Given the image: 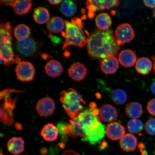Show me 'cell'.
<instances>
[{"label":"cell","mask_w":155,"mask_h":155,"mask_svg":"<svg viewBox=\"0 0 155 155\" xmlns=\"http://www.w3.org/2000/svg\"><path fill=\"white\" fill-rule=\"evenodd\" d=\"M82 20L79 17L72 18L71 22L65 20V32L62 33L65 38L62 42L63 49L71 45L80 48L86 45L90 34L84 30Z\"/></svg>","instance_id":"7a4b0ae2"},{"label":"cell","mask_w":155,"mask_h":155,"mask_svg":"<svg viewBox=\"0 0 155 155\" xmlns=\"http://www.w3.org/2000/svg\"><path fill=\"white\" fill-rule=\"evenodd\" d=\"M69 76L73 80L76 81H81L86 77L87 68L82 63L76 62L73 64L68 69Z\"/></svg>","instance_id":"9a60e30c"},{"label":"cell","mask_w":155,"mask_h":155,"mask_svg":"<svg viewBox=\"0 0 155 155\" xmlns=\"http://www.w3.org/2000/svg\"><path fill=\"white\" fill-rule=\"evenodd\" d=\"M147 109L150 115L155 116V98L148 102L147 104Z\"/></svg>","instance_id":"836d02e7"},{"label":"cell","mask_w":155,"mask_h":155,"mask_svg":"<svg viewBox=\"0 0 155 155\" xmlns=\"http://www.w3.org/2000/svg\"><path fill=\"white\" fill-rule=\"evenodd\" d=\"M25 141L21 137H13L10 139L7 143L8 150L15 155L20 154L24 152Z\"/></svg>","instance_id":"d6986e66"},{"label":"cell","mask_w":155,"mask_h":155,"mask_svg":"<svg viewBox=\"0 0 155 155\" xmlns=\"http://www.w3.org/2000/svg\"><path fill=\"white\" fill-rule=\"evenodd\" d=\"M142 122L137 119H132L127 124V129L130 132L137 133L142 131L143 129Z\"/></svg>","instance_id":"1f68e13d"},{"label":"cell","mask_w":155,"mask_h":155,"mask_svg":"<svg viewBox=\"0 0 155 155\" xmlns=\"http://www.w3.org/2000/svg\"><path fill=\"white\" fill-rule=\"evenodd\" d=\"M118 60L123 66L127 68L131 67L136 63L137 55L132 50L125 49L120 52L118 56Z\"/></svg>","instance_id":"ac0fdd59"},{"label":"cell","mask_w":155,"mask_h":155,"mask_svg":"<svg viewBox=\"0 0 155 155\" xmlns=\"http://www.w3.org/2000/svg\"><path fill=\"white\" fill-rule=\"evenodd\" d=\"M15 127H16V128L17 130H21L22 129V126L20 124L18 123H16L15 124Z\"/></svg>","instance_id":"b9f144b4"},{"label":"cell","mask_w":155,"mask_h":155,"mask_svg":"<svg viewBox=\"0 0 155 155\" xmlns=\"http://www.w3.org/2000/svg\"><path fill=\"white\" fill-rule=\"evenodd\" d=\"M55 108V102L51 98L44 97L38 101L36 104V109L41 116H49L53 115Z\"/></svg>","instance_id":"4fadbf2b"},{"label":"cell","mask_w":155,"mask_h":155,"mask_svg":"<svg viewBox=\"0 0 155 155\" xmlns=\"http://www.w3.org/2000/svg\"><path fill=\"white\" fill-rule=\"evenodd\" d=\"M137 139L134 135L128 133L122 137L120 141L121 148L127 152L135 150L137 146Z\"/></svg>","instance_id":"ffe728a7"},{"label":"cell","mask_w":155,"mask_h":155,"mask_svg":"<svg viewBox=\"0 0 155 155\" xmlns=\"http://www.w3.org/2000/svg\"><path fill=\"white\" fill-rule=\"evenodd\" d=\"M60 9L61 13L65 16L68 17L73 16L76 12L77 10L76 5L71 1L63 2Z\"/></svg>","instance_id":"f546056e"},{"label":"cell","mask_w":155,"mask_h":155,"mask_svg":"<svg viewBox=\"0 0 155 155\" xmlns=\"http://www.w3.org/2000/svg\"><path fill=\"white\" fill-rule=\"evenodd\" d=\"M60 101L64 110L72 120H74L81 113L86 102L80 94L72 88L64 91L60 94Z\"/></svg>","instance_id":"3957f363"},{"label":"cell","mask_w":155,"mask_h":155,"mask_svg":"<svg viewBox=\"0 0 155 155\" xmlns=\"http://www.w3.org/2000/svg\"><path fill=\"white\" fill-rule=\"evenodd\" d=\"M150 89L152 92L155 94V81L152 83L150 87Z\"/></svg>","instance_id":"ab89813d"},{"label":"cell","mask_w":155,"mask_h":155,"mask_svg":"<svg viewBox=\"0 0 155 155\" xmlns=\"http://www.w3.org/2000/svg\"><path fill=\"white\" fill-rule=\"evenodd\" d=\"M99 118L106 122H114L118 117V112L113 106L109 104H104L99 110Z\"/></svg>","instance_id":"e0dca14e"},{"label":"cell","mask_w":155,"mask_h":155,"mask_svg":"<svg viewBox=\"0 0 155 155\" xmlns=\"http://www.w3.org/2000/svg\"><path fill=\"white\" fill-rule=\"evenodd\" d=\"M112 101L118 105H122L127 100V95L126 92L121 89H116L112 91L111 94Z\"/></svg>","instance_id":"4dcf8cb0"},{"label":"cell","mask_w":155,"mask_h":155,"mask_svg":"<svg viewBox=\"0 0 155 155\" xmlns=\"http://www.w3.org/2000/svg\"><path fill=\"white\" fill-rule=\"evenodd\" d=\"M153 16L155 19V8L154 9L153 12Z\"/></svg>","instance_id":"7bdbcfd3"},{"label":"cell","mask_w":155,"mask_h":155,"mask_svg":"<svg viewBox=\"0 0 155 155\" xmlns=\"http://www.w3.org/2000/svg\"><path fill=\"white\" fill-rule=\"evenodd\" d=\"M87 45L89 55L93 60L116 57L120 49L115 35L110 30L93 31L89 34Z\"/></svg>","instance_id":"6da1fadb"},{"label":"cell","mask_w":155,"mask_h":155,"mask_svg":"<svg viewBox=\"0 0 155 155\" xmlns=\"http://www.w3.org/2000/svg\"><path fill=\"white\" fill-rule=\"evenodd\" d=\"M143 111L142 106L137 102L130 103L127 104L125 108V113L127 116L132 119L140 117Z\"/></svg>","instance_id":"484cf974"},{"label":"cell","mask_w":155,"mask_h":155,"mask_svg":"<svg viewBox=\"0 0 155 155\" xmlns=\"http://www.w3.org/2000/svg\"><path fill=\"white\" fill-rule=\"evenodd\" d=\"M31 34V30L27 25L21 24L14 29V35L18 41H22L29 38Z\"/></svg>","instance_id":"f1b7e54d"},{"label":"cell","mask_w":155,"mask_h":155,"mask_svg":"<svg viewBox=\"0 0 155 155\" xmlns=\"http://www.w3.org/2000/svg\"><path fill=\"white\" fill-rule=\"evenodd\" d=\"M1 61L8 65L15 62V57L12 48V29L9 23H1Z\"/></svg>","instance_id":"277c9868"},{"label":"cell","mask_w":155,"mask_h":155,"mask_svg":"<svg viewBox=\"0 0 155 155\" xmlns=\"http://www.w3.org/2000/svg\"><path fill=\"white\" fill-rule=\"evenodd\" d=\"M143 2L146 6L151 8H155V0L144 1Z\"/></svg>","instance_id":"e575fe53"},{"label":"cell","mask_w":155,"mask_h":155,"mask_svg":"<svg viewBox=\"0 0 155 155\" xmlns=\"http://www.w3.org/2000/svg\"><path fill=\"white\" fill-rule=\"evenodd\" d=\"M61 155H80L74 151L71 150H65Z\"/></svg>","instance_id":"8d00e7d4"},{"label":"cell","mask_w":155,"mask_h":155,"mask_svg":"<svg viewBox=\"0 0 155 155\" xmlns=\"http://www.w3.org/2000/svg\"><path fill=\"white\" fill-rule=\"evenodd\" d=\"M47 28L50 32L57 33L62 31L65 28V20L59 17H54L49 19Z\"/></svg>","instance_id":"7402d4cb"},{"label":"cell","mask_w":155,"mask_h":155,"mask_svg":"<svg viewBox=\"0 0 155 155\" xmlns=\"http://www.w3.org/2000/svg\"><path fill=\"white\" fill-rule=\"evenodd\" d=\"M59 130L58 128L51 123L47 124L42 129L41 135L46 141H53L57 139Z\"/></svg>","instance_id":"44dd1931"},{"label":"cell","mask_w":155,"mask_h":155,"mask_svg":"<svg viewBox=\"0 0 155 155\" xmlns=\"http://www.w3.org/2000/svg\"><path fill=\"white\" fill-rule=\"evenodd\" d=\"M48 2L53 5H58L62 1H48Z\"/></svg>","instance_id":"f35d334b"},{"label":"cell","mask_w":155,"mask_h":155,"mask_svg":"<svg viewBox=\"0 0 155 155\" xmlns=\"http://www.w3.org/2000/svg\"><path fill=\"white\" fill-rule=\"evenodd\" d=\"M145 129L149 135H155V118H151L145 124Z\"/></svg>","instance_id":"d6a6232c"},{"label":"cell","mask_w":155,"mask_h":155,"mask_svg":"<svg viewBox=\"0 0 155 155\" xmlns=\"http://www.w3.org/2000/svg\"><path fill=\"white\" fill-rule=\"evenodd\" d=\"M152 67V63L150 59L147 58L142 57L137 60L135 68L137 73L145 75L148 74Z\"/></svg>","instance_id":"cb8c5ba5"},{"label":"cell","mask_w":155,"mask_h":155,"mask_svg":"<svg viewBox=\"0 0 155 155\" xmlns=\"http://www.w3.org/2000/svg\"><path fill=\"white\" fill-rule=\"evenodd\" d=\"M17 78L22 82L34 80L35 69L33 65L28 61H21L17 64L15 70Z\"/></svg>","instance_id":"30bf717a"},{"label":"cell","mask_w":155,"mask_h":155,"mask_svg":"<svg viewBox=\"0 0 155 155\" xmlns=\"http://www.w3.org/2000/svg\"><path fill=\"white\" fill-rule=\"evenodd\" d=\"M48 149L45 147H43L40 150V153L42 155H46L48 153Z\"/></svg>","instance_id":"74e56055"},{"label":"cell","mask_w":155,"mask_h":155,"mask_svg":"<svg viewBox=\"0 0 155 155\" xmlns=\"http://www.w3.org/2000/svg\"><path fill=\"white\" fill-rule=\"evenodd\" d=\"M35 21L39 24H43L49 20V12L45 8L38 7L35 9L33 14Z\"/></svg>","instance_id":"4316f807"},{"label":"cell","mask_w":155,"mask_h":155,"mask_svg":"<svg viewBox=\"0 0 155 155\" xmlns=\"http://www.w3.org/2000/svg\"><path fill=\"white\" fill-rule=\"evenodd\" d=\"M125 133L124 127L118 122L110 123L106 127V134L111 140L116 141L121 139L125 134Z\"/></svg>","instance_id":"5bb4252c"},{"label":"cell","mask_w":155,"mask_h":155,"mask_svg":"<svg viewBox=\"0 0 155 155\" xmlns=\"http://www.w3.org/2000/svg\"><path fill=\"white\" fill-rule=\"evenodd\" d=\"M15 49L23 57H33L38 53L39 45L37 41L32 38H28L22 41H17L15 43Z\"/></svg>","instance_id":"8992f818"},{"label":"cell","mask_w":155,"mask_h":155,"mask_svg":"<svg viewBox=\"0 0 155 155\" xmlns=\"http://www.w3.org/2000/svg\"><path fill=\"white\" fill-rule=\"evenodd\" d=\"M96 26L99 30H108L112 25V19L109 14L106 13H100L96 17Z\"/></svg>","instance_id":"d4e9b609"},{"label":"cell","mask_w":155,"mask_h":155,"mask_svg":"<svg viewBox=\"0 0 155 155\" xmlns=\"http://www.w3.org/2000/svg\"><path fill=\"white\" fill-rule=\"evenodd\" d=\"M15 1V0H9V1H1V3L2 4L7 5L13 6L14 4Z\"/></svg>","instance_id":"d590c367"},{"label":"cell","mask_w":155,"mask_h":155,"mask_svg":"<svg viewBox=\"0 0 155 155\" xmlns=\"http://www.w3.org/2000/svg\"><path fill=\"white\" fill-rule=\"evenodd\" d=\"M100 68L102 72L106 74H113L119 69V60L114 56L104 58L101 63Z\"/></svg>","instance_id":"2e32d148"},{"label":"cell","mask_w":155,"mask_h":155,"mask_svg":"<svg viewBox=\"0 0 155 155\" xmlns=\"http://www.w3.org/2000/svg\"><path fill=\"white\" fill-rule=\"evenodd\" d=\"M59 132L64 135L68 134L73 138L86 137L84 129L81 124L75 120H71L68 122L59 126Z\"/></svg>","instance_id":"9c48e42d"},{"label":"cell","mask_w":155,"mask_h":155,"mask_svg":"<svg viewBox=\"0 0 155 155\" xmlns=\"http://www.w3.org/2000/svg\"><path fill=\"white\" fill-rule=\"evenodd\" d=\"M120 2L117 0L114 1H87L86 5L88 10V17L92 19L94 16L95 12L99 10L109 9L117 6Z\"/></svg>","instance_id":"52a82bcc"},{"label":"cell","mask_w":155,"mask_h":155,"mask_svg":"<svg viewBox=\"0 0 155 155\" xmlns=\"http://www.w3.org/2000/svg\"><path fill=\"white\" fill-rule=\"evenodd\" d=\"M17 98L12 99L6 97L1 106V120L7 126H10L14 122L13 117V110L14 109Z\"/></svg>","instance_id":"ba28073f"},{"label":"cell","mask_w":155,"mask_h":155,"mask_svg":"<svg viewBox=\"0 0 155 155\" xmlns=\"http://www.w3.org/2000/svg\"><path fill=\"white\" fill-rule=\"evenodd\" d=\"M99 110L96 108V104H91L90 107L81 112L74 120L82 125L84 133L98 123Z\"/></svg>","instance_id":"5b68a950"},{"label":"cell","mask_w":155,"mask_h":155,"mask_svg":"<svg viewBox=\"0 0 155 155\" xmlns=\"http://www.w3.org/2000/svg\"><path fill=\"white\" fill-rule=\"evenodd\" d=\"M63 67L59 61L52 60L46 64L45 71L47 74L50 77H56L61 75L63 71Z\"/></svg>","instance_id":"603a6c76"},{"label":"cell","mask_w":155,"mask_h":155,"mask_svg":"<svg viewBox=\"0 0 155 155\" xmlns=\"http://www.w3.org/2000/svg\"><path fill=\"white\" fill-rule=\"evenodd\" d=\"M32 5V2L31 1L16 0L13 7L15 14L22 15L26 14L30 11Z\"/></svg>","instance_id":"83f0119b"},{"label":"cell","mask_w":155,"mask_h":155,"mask_svg":"<svg viewBox=\"0 0 155 155\" xmlns=\"http://www.w3.org/2000/svg\"><path fill=\"white\" fill-rule=\"evenodd\" d=\"M152 58L153 60V68L154 73L155 74V55L152 56Z\"/></svg>","instance_id":"60d3db41"},{"label":"cell","mask_w":155,"mask_h":155,"mask_svg":"<svg viewBox=\"0 0 155 155\" xmlns=\"http://www.w3.org/2000/svg\"><path fill=\"white\" fill-rule=\"evenodd\" d=\"M115 35L119 45L130 42L135 36L134 31L130 24L123 23L117 26Z\"/></svg>","instance_id":"8fae6325"},{"label":"cell","mask_w":155,"mask_h":155,"mask_svg":"<svg viewBox=\"0 0 155 155\" xmlns=\"http://www.w3.org/2000/svg\"><path fill=\"white\" fill-rule=\"evenodd\" d=\"M85 134L86 137L83 140L92 145L97 144L104 138L106 134L104 125L99 122L97 125L86 131Z\"/></svg>","instance_id":"7c38bea8"}]
</instances>
